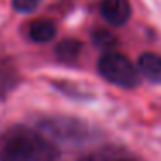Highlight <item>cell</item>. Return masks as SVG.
I'll return each mask as SVG.
<instances>
[{
  "instance_id": "8",
  "label": "cell",
  "mask_w": 161,
  "mask_h": 161,
  "mask_svg": "<svg viewBox=\"0 0 161 161\" xmlns=\"http://www.w3.org/2000/svg\"><path fill=\"white\" fill-rule=\"evenodd\" d=\"M95 43H97V47H108V49H111L113 45H114V36L109 35L108 31H97L94 36Z\"/></svg>"
},
{
  "instance_id": "4",
  "label": "cell",
  "mask_w": 161,
  "mask_h": 161,
  "mask_svg": "<svg viewBox=\"0 0 161 161\" xmlns=\"http://www.w3.org/2000/svg\"><path fill=\"white\" fill-rule=\"evenodd\" d=\"M139 68L140 73L147 80L154 83H161V56L154 52H146L139 59Z\"/></svg>"
},
{
  "instance_id": "3",
  "label": "cell",
  "mask_w": 161,
  "mask_h": 161,
  "mask_svg": "<svg viewBox=\"0 0 161 161\" xmlns=\"http://www.w3.org/2000/svg\"><path fill=\"white\" fill-rule=\"evenodd\" d=\"M101 12L108 23L121 26L130 18V4L128 0H102Z\"/></svg>"
},
{
  "instance_id": "7",
  "label": "cell",
  "mask_w": 161,
  "mask_h": 161,
  "mask_svg": "<svg viewBox=\"0 0 161 161\" xmlns=\"http://www.w3.org/2000/svg\"><path fill=\"white\" fill-rule=\"evenodd\" d=\"M42 0H12V7L18 12H31L38 7Z\"/></svg>"
},
{
  "instance_id": "1",
  "label": "cell",
  "mask_w": 161,
  "mask_h": 161,
  "mask_svg": "<svg viewBox=\"0 0 161 161\" xmlns=\"http://www.w3.org/2000/svg\"><path fill=\"white\" fill-rule=\"evenodd\" d=\"M54 147L25 126L9 128L0 137V161H50Z\"/></svg>"
},
{
  "instance_id": "5",
  "label": "cell",
  "mask_w": 161,
  "mask_h": 161,
  "mask_svg": "<svg viewBox=\"0 0 161 161\" xmlns=\"http://www.w3.org/2000/svg\"><path fill=\"white\" fill-rule=\"evenodd\" d=\"M28 35L33 42L45 43L56 36V26L49 19H35L28 26Z\"/></svg>"
},
{
  "instance_id": "2",
  "label": "cell",
  "mask_w": 161,
  "mask_h": 161,
  "mask_svg": "<svg viewBox=\"0 0 161 161\" xmlns=\"http://www.w3.org/2000/svg\"><path fill=\"white\" fill-rule=\"evenodd\" d=\"M99 73L108 81L123 88H135L139 85V71L128 57L118 52H108L99 59Z\"/></svg>"
},
{
  "instance_id": "6",
  "label": "cell",
  "mask_w": 161,
  "mask_h": 161,
  "mask_svg": "<svg viewBox=\"0 0 161 161\" xmlns=\"http://www.w3.org/2000/svg\"><path fill=\"white\" fill-rule=\"evenodd\" d=\"M80 50H81V43L78 40L68 38V40H63L57 45L56 54L61 61H75L78 57V54H80Z\"/></svg>"
}]
</instances>
